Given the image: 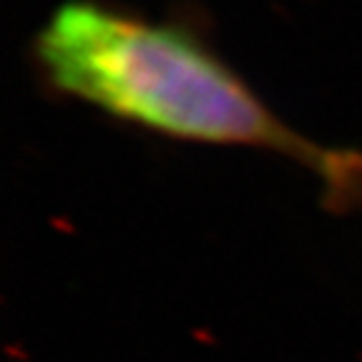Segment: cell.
I'll return each instance as SVG.
<instances>
[{"label":"cell","instance_id":"obj_1","mask_svg":"<svg viewBox=\"0 0 362 362\" xmlns=\"http://www.w3.org/2000/svg\"><path fill=\"white\" fill-rule=\"evenodd\" d=\"M30 53L48 88L108 119L169 141L277 153L315 174L337 209L362 202V153L294 131L189 23L63 0Z\"/></svg>","mask_w":362,"mask_h":362}]
</instances>
